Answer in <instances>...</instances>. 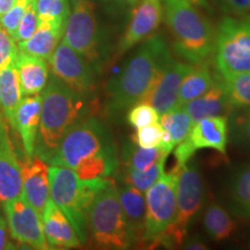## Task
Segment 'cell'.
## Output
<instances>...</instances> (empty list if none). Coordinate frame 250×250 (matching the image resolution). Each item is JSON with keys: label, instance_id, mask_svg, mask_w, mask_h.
Listing matches in <instances>:
<instances>
[{"label": "cell", "instance_id": "8fae6325", "mask_svg": "<svg viewBox=\"0 0 250 250\" xmlns=\"http://www.w3.org/2000/svg\"><path fill=\"white\" fill-rule=\"evenodd\" d=\"M48 62L52 74L68 88L83 96L94 92V67L64 41H61Z\"/></svg>", "mask_w": 250, "mask_h": 250}, {"label": "cell", "instance_id": "d4e9b609", "mask_svg": "<svg viewBox=\"0 0 250 250\" xmlns=\"http://www.w3.org/2000/svg\"><path fill=\"white\" fill-rule=\"evenodd\" d=\"M218 77L219 72L215 73L212 71L206 62L193 65L191 71L184 77L181 83L176 108L183 107L186 103L208 92L214 85Z\"/></svg>", "mask_w": 250, "mask_h": 250}, {"label": "cell", "instance_id": "3957f363", "mask_svg": "<svg viewBox=\"0 0 250 250\" xmlns=\"http://www.w3.org/2000/svg\"><path fill=\"white\" fill-rule=\"evenodd\" d=\"M41 94L42 105L35 154L48 162L65 134L86 118L87 103L86 96L68 88L55 76L49 79Z\"/></svg>", "mask_w": 250, "mask_h": 250}, {"label": "cell", "instance_id": "30bf717a", "mask_svg": "<svg viewBox=\"0 0 250 250\" xmlns=\"http://www.w3.org/2000/svg\"><path fill=\"white\" fill-rule=\"evenodd\" d=\"M62 41L92 66L100 64V30L95 5L92 0H74L65 23Z\"/></svg>", "mask_w": 250, "mask_h": 250}, {"label": "cell", "instance_id": "74e56055", "mask_svg": "<svg viewBox=\"0 0 250 250\" xmlns=\"http://www.w3.org/2000/svg\"><path fill=\"white\" fill-rule=\"evenodd\" d=\"M19 54V48L13 37L0 26V67L14 62Z\"/></svg>", "mask_w": 250, "mask_h": 250}, {"label": "cell", "instance_id": "7c38bea8", "mask_svg": "<svg viewBox=\"0 0 250 250\" xmlns=\"http://www.w3.org/2000/svg\"><path fill=\"white\" fill-rule=\"evenodd\" d=\"M12 239L31 249H49L43 233L42 217L21 196L2 203Z\"/></svg>", "mask_w": 250, "mask_h": 250}, {"label": "cell", "instance_id": "2e32d148", "mask_svg": "<svg viewBox=\"0 0 250 250\" xmlns=\"http://www.w3.org/2000/svg\"><path fill=\"white\" fill-rule=\"evenodd\" d=\"M7 122L0 123V203L21 196L22 164H20L9 140Z\"/></svg>", "mask_w": 250, "mask_h": 250}, {"label": "cell", "instance_id": "f1b7e54d", "mask_svg": "<svg viewBox=\"0 0 250 250\" xmlns=\"http://www.w3.org/2000/svg\"><path fill=\"white\" fill-rule=\"evenodd\" d=\"M233 213L250 218V164L242 166L234 174L229 186Z\"/></svg>", "mask_w": 250, "mask_h": 250}, {"label": "cell", "instance_id": "6da1fadb", "mask_svg": "<svg viewBox=\"0 0 250 250\" xmlns=\"http://www.w3.org/2000/svg\"><path fill=\"white\" fill-rule=\"evenodd\" d=\"M48 162L68 168L87 180L109 179L120 167L117 147L110 130L94 117H86L74 125Z\"/></svg>", "mask_w": 250, "mask_h": 250}, {"label": "cell", "instance_id": "ab89813d", "mask_svg": "<svg viewBox=\"0 0 250 250\" xmlns=\"http://www.w3.org/2000/svg\"><path fill=\"white\" fill-rule=\"evenodd\" d=\"M8 233L9 228L5 214L0 213V250L12 248L8 240Z\"/></svg>", "mask_w": 250, "mask_h": 250}, {"label": "cell", "instance_id": "52a82bcc", "mask_svg": "<svg viewBox=\"0 0 250 250\" xmlns=\"http://www.w3.org/2000/svg\"><path fill=\"white\" fill-rule=\"evenodd\" d=\"M204 201V187L201 173L195 165H186L179 171L176 186V215L173 224L161 234L149 248L162 246L174 248L182 246L187 239L188 229L198 214Z\"/></svg>", "mask_w": 250, "mask_h": 250}, {"label": "cell", "instance_id": "9a60e30c", "mask_svg": "<svg viewBox=\"0 0 250 250\" xmlns=\"http://www.w3.org/2000/svg\"><path fill=\"white\" fill-rule=\"evenodd\" d=\"M21 197L42 217L50 197L48 162L35 154L22 164Z\"/></svg>", "mask_w": 250, "mask_h": 250}, {"label": "cell", "instance_id": "f6af8a7d", "mask_svg": "<svg viewBox=\"0 0 250 250\" xmlns=\"http://www.w3.org/2000/svg\"><path fill=\"white\" fill-rule=\"evenodd\" d=\"M4 121H6V120L4 118V116H2L1 110H0V123H2V122H4Z\"/></svg>", "mask_w": 250, "mask_h": 250}, {"label": "cell", "instance_id": "83f0119b", "mask_svg": "<svg viewBox=\"0 0 250 250\" xmlns=\"http://www.w3.org/2000/svg\"><path fill=\"white\" fill-rule=\"evenodd\" d=\"M203 226L213 241H224L234 233L236 224L226 208L212 203L204 213Z\"/></svg>", "mask_w": 250, "mask_h": 250}, {"label": "cell", "instance_id": "4316f807", "mask_svg": "<svg viewBox=\"0 0 250 250\" xmlns=\"http://www.w3.org/2000/svg\"><path fill=\"white\" fill-rule=\"evenodd\" d=\"M168 155H169V153L165 151L161 146L146 148L137 145L132 140L125 142L122 146L121 152L122 160L124 162L125 168L139 171L147 170L156 161Z\"/></svg>", "mask_w": 250, "mask_h": 250}, {"label": "cell", "instance_id": "7402d4cb", "mask_svg": "<svg viewBox=\"0 0 250 250\" xmlns=\"http://www.w3.org/2000/svg\"><path fill=\"white\" fill-rule=\"evenodd\" d=\"M15 66L23 96L37 95L43 92L49 81V64L46 59L19 51Z\"/></svg>", "mask_w": 250, "mask_h": 250}, {"label": "cell", "instance_id": "44dd1931", "mask_svg": "<svg viewBox=\"0 0 250 250\" xmlns=\"http://www.w3.org/2000/svg\"><path fill=\"white\" fill-rule=\"evenodd\" d=\"M65 23L58 20L40 21L34 35L27 41L18 43L19 51L48 61L64 36Z\"/></svg>", "mask_w": 250, "mask_h": 250}, {"label": "cell", "instance_id": "e575fe53", "mask_svg": "<svg viewBox=\"0 0 250 250\" xmlns=\"http://www.w3.org/2000/svg\"><path fill=\"white\" fill-rule=\"evenodd\" d=\"M40 24V19L37 15L36 7H35V0H29V4L27 6L26 12H24L22 19H21L20 23L15 30L14 35L12 36L15 42L20 43L23 41H27L34 35L37 27Z\"/></svg>", "mask_w": 250, "mask_h": 250}, {"label": "cell", "instance_id": "cb8c5ba5", "mask_svg": "<svg viewBox=\"0 0 250 250\" xmlns=\"http://www.w3.org/2000/svg\"><path fill=\"white\" fill-rule=\"evenodd\" d=\"M23 98L15 61L0 67V110L7 124L13 123L14 112Z\"/></svg>", "mask_w": 250, "mask_h": 250}, {"label": "cell", "instance_id": "7bdbcfd3", "mask_svg": "<svg viewBox=\"0 0 250 250\" xmlns=\"http://www.w3.org/2000/svg\"><path fill=\"white\" fill-rule=\"evenodd\" d=\"M115 2H117V4L120 5H123V6H134L137 4V2L139 1V0H114Z\"/></svg>", "mask_w": 250, "mask_h": 250}, {"label": "cell", "instance_id": "277c9868", "mask_svg": "<svg viewBox=\"0 0 250 250\" xmlns=\"http://www.w3.org/2000/svg\"><path fill=\"white\" fill-rule=\"evenodd\" d=\"M164 20L173 39V48L183 61L202 64L214 54L217 29L188 0H162Z\"/></svg>", "mask_w": 250, "mask_h": 250}, {"label": "cell", "instance_id": "ee69618b", "mask_svg": "<svg viewBox=\"0 0 250 250\" xmlns=\"http://www.w3.org/2000/svg\"><path fill=\"white\" fill-rule=\"evenodd\" d=\"M188 1L191 2L192 5H195V6H197V7H198V6H204L208 0H188Z\"/></svg>", "mask_w": 250, "mask_h": 250}, {"label": "cell", "instance_id": "b9f144b4", "mask_svg": "<svg viewBox=\"0 0 250 250\" xmlns=\"http://www.w3.org/2000/svg\"><path fill=\"white\" fill-rule=\"evenodd\" d=\"M18 0H0V18L17 4Z\"/></svg>", "mask_w": 250, "mask_h": 250}, {"label": "cell", "instance_id": "ac0fdd59", "mask_svg": "<svg viewBox=\"0 0 250 250\" xmlns=\"http://www.w3.org/2000/svg\"><path fill=\"white\" fill-rule=\"evenodd\" d=\"M42 226L49 249H73L81 246L70 220L52 199L42 214Z\"/></svg>", "mask_w": 250, "mask_h": 250}, {"label": "cell", "instance_id": "9c48e42d", "mask_svg": "<svg viewBox=\"0 0 250 250\" xmlns=\"http://www.w3.org/2000/svg\"><path fill=\"white\" fill-rule=\"evenodd\" d=\"M179 173H164L145 192L146 218L142 245L148 248L173 224L176 215V186Z\"/></svg>", "mask_w": 250, "mask_h": 250}, {"label": "cell", "instance_id": "4fadbf2b", "mask_svg": "<svg viewBox=\"0 0 250 250\" xmlns=\"http://www.w3.org/2000/svg\"><path fill=\"white\" fill-rule=\"evenodd\" d=\"M132 7L130 20L117 45L118 57L151 37L164 20L162 0H139Z\"/></svg>", "mask_w": 250, "mask_h": 250}, {"label": "cell", "instance_id": "7a4b0ae2", "mask_svg": "<svg viewBox=\"0 0 250 250\" xmlns=\"http://www.w3.org/2000/svg\"><path fill=\"white\" fill-rule=\"evenodd\" d=\"M173 59L167 41L154 35L142 42L120 73L108 83V111L118 117L143 101Z\"/></svg>", "mask_w": 250, "mask_h": 250}, {"label": "cell", "instance_id": "4dcf8cb0", "mask_svg": "<svg viewBox=\"0 0 250 250\" xmlns=\"http://www.w3.org/2000/svg\"><path fill=\"white\" fill-rule=\"evenodd\" d=\"M228 137L234 145L250 153V108L230 111L228 115Z\"/></svg>", "mask_w": 250, "mask_h": 250}, {"label": "cell", "instance_id": "f546056e", "mask_svg": "<svg viewBox=\"0 0 250 250\" xmlns=\"http://www.w3.org/2000/svg\"><path fill=\"white\" fill-rule=\"evenodd\" d=\"M221 77L233 109L250 108V72Z\"/></svg>", "mask_w": 250, "mask_h": 250}, {"label": "cell", "instance_id": "5b68a950", "mask_svg": "<svg viewBox=\"0 0 250 250\" xmlns=\"http://www.w3.org/2000/svg\"><path fill=\"white\" fill-rule=\"evenodd\" d=\"M109 179H81L73 170L61 166L49 167L50 197L66 215L81 245L88 242V211L96 193Z\"/></svg>", "mask_w": 250, "mask_h": 250}, {"label": "cell", "instance_id": "1f68e13d", "mask_svg": "<svg viewBox=\"0 0 250 250\" xmlns=\"http://www.w3.org/2000/svg\"><path fill=\"white\" fill-rule=\"evenodd\" d=\"M166 160H167V156L161 158L151 168L143 171L125 168L124 173L121 176L123 183L130 184V186L137 188L140 191L145 193L159 180V177L165 173Z\"/></svg>", "mask_w": 250, "mask_h": 250}, {"label": "cell", "instance_id": "8992f818", "mask_svg": "<svg viewBox=\"0 0 250 250\" xmlns=\"http://www.w3.org/2000/svg\"><path fill=\"white\" fill-rule=\"evenodd\" d=\"M88 239L94 247L105 250H125L136 245L122 210L117 187L111 180L96 193L88 211Z\"/></svg>", "mask_w": 250, "mask_h": 250}, {"label": "cell", "instance_id": "60d3db41", "mask_svg": "<svg viewBox=\"0 0 250 250\" xmlns=\"http://www.w3.org/2000/svg\"><path fill=\"white\" fill-rule=\"evenodd\" d=\"M182 248L183 249H188V250H205L208 249V246L205 245L202 240L197 239V237H191V239H187L184 240V242L182 243Z\"/></svg>", "mask_w": 250, "mask_h": 250}, {"label": "cell", "instance_id": "d6a6232c", "mask_svg": "<svg viewBox=\"0 0 250 250\" xmlns=\"http://www.w3.org/2000/svg\"><path fill=\"white\" fill-rule=\"evenodd\" d=\"M40 21L58 20L66 22L71 7L68 0H35Z\"/></svg>", "mask_w": 250, "mask_h": 250}, {"label": "cell", "instance_id": "e0dca14e", "mask_svg": "<svg viewBox=\"0 0 250 250\" xmlns=\"http://www.w3.org/2000/svg\"><path fill=\"white\" fill-rule=\"evenodd\" d=\"M41 105L42 94L23 96L14 112L13 123L11 125L20 134L27 158L35 155L41 121Z\"/></svg>", "mask_w": 250, "mask_h": 250}, {"label": "cell", "instance_id": "f35d334b", "mask_svg": "<svg viewBox=\"0 0 250 250\" xmlns=\"http://www.w3.org/2000/svg\"><path fill=\"white\" fill-rule=\"evenodd\" d=\"M214 2L226 15L241 17L250 14V0H214Z\"/></svg>", "mask_w": 250, "mask_h": 250}, {"label": "cell", "instance_id": "484cf974", "mask_svg": "<svg viewBox=\"0 0 250 250\" xmlns=\"http://www.w3.org/2000/svg\"><path fill=\"white\" fill-rule=\"evenodd\" d=\"M160 124L164 129L160 146L165 151H171L189 136L192 127V122L184 108H175L173 110L160 115Z\"/></svg>", "mask_w": 250, "mask_h": 250}, {"label": "cell", "instance_id": "bcb514c9", "mask_svg": "<svg viewBox=\"0 0 250 250\" xmlns=\"http://www.w3.org/2000/svg\"><path fill=\"white\" fill-rule=\"evenodd\" d=\"M0 213H1V211H0Z\"/></svg>", "mask_w": 250, "mask_h": 250}, {"label": "cell", "instance_id": "836d02e7", "mask_svg": "<svg viewBox=\"0 0 250 250\" xmlns=\"http://www.w3.org/2000/svg\"><path fill=\"white\" fill-rule=\"evenodd\" d=\"M159 120H160V115L148 102L140 101L133 104L127 110L126 122L136 129L145 126V125L156 123Z\"/></svg>", "mask_w": 250, "mask_h": 250}, {"label": "cell", "instance_id": "603a6c76", "mask_svg": "<svg viewBox=\"0 0 250 250\" xmlns=\"http://www.w3.org/2000/svg\"><path fill=\"white\" fill-rule=\"evenodd\" d=\"M122 210L129 225L136 245H142L146 218V198L144 192L130 184L117 187Z\"/></svg>", "mask_w": 250, "mask_h": 250}, {"label": "cell", "instance_id": "ffe728a7", "mask_svg": "<svg viewBox=\"0 0 250 250\" xmlns=\"http://www.w3.org/2000/svg\"><path fill=\"white\" fill-rule=\"evenodd\" d=\"M187 138L196 151L212 148L225 155L228 144V116L208 117L197 122Z\"/></svg>", "mask_w": 250, "mask_h": 250}, {"label": "cell", "instance_id": "d6986e66", "mask_svg": "<svg viewBox=\"0 0 250 250\" xmlns=\"http://www.w3.org/2000/svg\"><path fill=\"white\" fill-rule=\"evenodd\" d=\"M182 108L190 116L192 125L208 117L228 116L233 107L228 100L221 74L219 73L217 81L208 92L186 103Z\"/></svg>", "mask_w": 250, "mask_h": 250}, {"label": "cell", "instance_id": "7dc6e473", "mask_svg": "<svg viewBox=\"0 0 250 250\" xmlns=\"http://www.w3.org/2000/svg\"><path fill=\"white\" fill-rule=\"evenodd\" d=\"M249 248H250V245H249Z\"/></svg>", "mask_w": 250, "mask_h": 250}, {"label": "cell", "instance_id": "8d00e7d4", "mask_svg": "<svg viewBox=\"0 0 250 250\" xmlns=\"http://www.w3.org/2000/svg\"><path fill=\"white\" fill-rule=\"evenodd\" d=\"M28 4H29V0H18L17 4L0 18V26L4 28L11 36L14 35L15 30L26 12Z\"/></svg>", "mask_w": 250, "mask_h": 250}, {"label": "cell", "instance_id": "d590c367", "mask_svg": "<svg viewBox=\"0 0 250 250\" xmlns=\"http://www.w3.org/2000/svg\"><path fill=\"white\" fill-rule=\"evenodd\" d=\"M162 137H164V129L161 124L156 122V123L138 127L131 137V140L142 147L149 148L160 146Z\"/></svg>", "mask_w": 250, "mask_h": 250}, {"label": "cell", "instance_id": "ba28073f", "mask_svg": "<svg viewBox=\"0 0 250 250\" xmlns=\"http://www.w3.org/2000/svg\"><path fill=\"white\" fill-rule=\"evenodd\" d=\"M213 55L221 76L250 72V14L220 21Z\"/></svg>", "mask_w": 250, "mask_h": 250}, {"label": "cell", "instance_id": "5bb4252c", "mask_svg": "<svg viewBox=\"0 0 250 250\" xmlns=\"http://www.w3.org/2000/svg\"><path fill=\"white\" fill-rule=\"evenodd\" d=\"M192 66L193 64L186 61L171 59L162 71L151 92L143 101L148 102L159 112V115L173 110L177 105L181 83L184 77L191 71Z\"/></svg>", "mask_w": 250, "mask_h": 250}]
</instances>
